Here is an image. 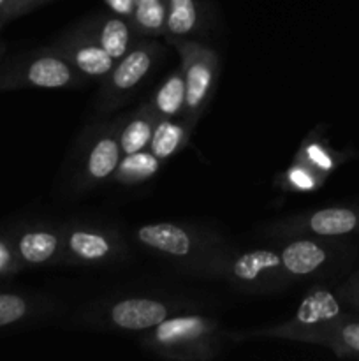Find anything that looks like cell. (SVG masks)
<instances>
[{"label":"cell","mask_w":359,"mask_h":361,"mask_svg":"<svg viewBox=\"0 0 359 361\" xmlns=\"http://www.w3.org/2000/svg\"><path fill=\"white\" fill-rule=\"evenodd\" d=\"M134 240L180 274L210 281H217L222 263L232 249L215 231L171 221L139 226L134 229Z\"/></svg>","instance_id":"1"},{"label":"cell","mask_w":359,"mask_h":361,"mask_svg":"<svg viewBox=\"0 0 359 361\" xmlns=\"http://www.w3.org/2000/svg\"><path fill=\"white\" fill-rule=\"evenodd\" d=\"M224 328L213 317L201 314H176L139 337L144 351L165 360L210 361L224 351Z\"/></svg>","instance_id":"2"},{"label":"cell","mask_w":359,"mask_h":361,"mask_svg":"<svg viewBox=\"0 0 359 361\" xmlns=\"http://www.w3.org/2000/svg\"><path fill=\"white\" fill-rule=\"evenodd\" d=\"M192 300L169 295H123L88 307L77 323L111 334H144L176 314L197 309Z\"/></svg>","instance_id":"3"},{"label":"cell","mask_w":359,"mask_h":361,"mask_svg":"<svg viewBox=\"0 0 359 361\" xmlns=\"http://www.w3.org/2000/svg\"><path fill=\"white\" fill-rule=\"evenodd\" d=\"M278 242V254L292 284L340 274L351 267L358 254L345 240L289 236Z\"/></svg>","instance_id":"4"},{"label":"cell","mask_w":359,"mask_h":361,"mask_svg":"<svg viewBox=\"0 0 359 361\" xmlns=\"http://www.w3.org/2000/svg\"><path fill=\"white\" fill-rule=\"evenodd\" d=\"M348 312H351V309L341 302L336 289H329L319 284L306 293V296L301 300L298 310L291 319L273 324V326L256 328V330L248 331H234V334H227V338L236 342L253 341V338L303 342V338L315 331L317 328L334 323Z\"/></svg>","instance_id":"5"},{"label":"cell","mask_w":359,"mask_h":361,"mask_svg":"<svg viewBox=\"0 0 359 361\" xmlns=\"http://www.w3.org/2000/svg\"><path fill=\"white\" fill-rule=\"evenodd\" d=\"M217 281L248 295H275L294 286L285 274L277 247L229 250Z\"/></svg>","instance_id":"6"},{"label":"cell","mask_w":359,"mask_h":361,"mask_svg":"<svg viewBox=\"0 0 359 361\" xmlns=\"http://www.w3.org/2000/svg\"><path fill=\"white\" fill-rule=\"evenodd\" d=\"M62 228V257L65 267H113L127 259V245L113 226L88 221H67Z\"/></svg>","instance_id":"7"},{"label":"cell","mask_w":359,"mask_h":361,"mask_svg":"<svg viewBox=\"0 0 359 361\" xmlns=\"http://www.w3.org/2000/svg\"><path fill=\"white\" fill-rule=\"evenodd\" d=\"M83 83V78L51 46L23 53L0 69V92L25 88L60 90L76 88Z\"/></svg>","instance_id":"8"},{"label":"cell","mask_w":359,"mask_h":361,"mask_svg":"<svg viewBox=\"0 0 359 361\" xmlns=\"http://www.w3.org/2000/svg\"><path fill=\"white\" fill-rule=\"evenodd\" d=\"M172 46L178 49L182 59L180 69L185 81V108L182 120L194 129L213 99L220 74V59L213 48L197 39H185Z\"/></svg>","instance_id":"9"},{"label":"cell","mask_w":359,"mask_h":361,"mask_svg":"<svg viewBox=\"0 0 359 361\" xmlns=\"http://www.w3.org/2000/svg\"><path fill=\"white\" fill-rule=\"evenodd\" d=\"M118 141V118L90 127L83 134V143L74 162L73 183L74 194H84L92 189L111 182L118 162L122 159Z\"/></svg>","instance_id":"10"},{"label":"cell","mask_w":359,"mask_h":361,"mask_svg":"<svg viewBox=\"0 0 359 361\" xmlns=\"http://www.w3.org/2000/svg\"><path fill=\"white\" fill-rule=\"evenodd\" d=\"M355 235H359V203L333 204L299 212L270 222L260 229V236L275 240L289 236L345 240Z\"/></svg>","instance_id":"11"},{"label":"cell","mask_w":359,"mask_h":361,"mask_svg":"<svg viewBox=\"0 0 359 361\" xmlns=\"http://www.w3.org/2000/svg\"><path fill=\"white\" fill-rule=\"evenodd\" d=\"M162 56V48L155 39L143 37L137 41L122 59H118L101 81L97 106L108 113L120 108L134 95L136 88L150 76Z\"/></svg>","instance_id":"12"},{"label":"cell","mask_w":359,"mask_h":361,"mask_svg":"<svg viewBox=\"0 0 359 361\" xmlns=\"http://www.w3.org/2000/svg\"><path fill=\"white\" fill-rule=\"evenodd\" d=\"M23 268H48L60 264L62 228L46 221L21 222L7 231Z\"/></svg>","instance_id":"13"},{"label":"cell","mask_w":359,"mask_h":361,"mask_svg":"<svg viewBox=\"0 0 359 361\" xmlns=\"http://www.w3.org/2000/svg\"><path fill=\"white\" fill-rule=\"evenodd\" d=\"M49 46L58 51L84 81H102L115 66V60L97 44L83 23L63 32Z\"/></svg>","instance_id":"14"},{"label":"cell","mask_w":359,"mask_h":361,"mask_svg":"<svg viewBox=\"0 0 359 361\" xmlns=\"http://www.w3.org/2000/svg\"><path fill=\"white\" fill-rule=\"evenodd\" d=\"M83 27L90 32L92 37L97 41V44L111 56L113 60H118L136 44L137 32L134 30L132 23L127 18L118 14L106 13L95 14L88 20L81 21ZM139 37V35H137Z\"/></svg>","instance_id":"15"},{"label":"cell","mask_w":359,"mask_h":361,"mask_svg":"<svg viewBox=\"0 0 359 361\" xmlns=\"http://www.w3.org/2000/svg\"><path fill=\"white\" fill-rule=\"evenodd\" d=\"M303 344L322 345L338 358L359 360V314L348 312L334 323L317 328L303 338Z\"/></svg>","instance_id":"16"},{"label":"cell","mask_w":359,"mask_h":361,"mask_svg":"<svg viewBox=\"0 0 359 361\" xmlns=\"http://www.w3.org/2000/svg\"><path fill=\"white\" fill-rule=\"evenodd\" d=\"M56 303L48 296L30 293H0V330L21 326L55 312Z\"/></svg>","instance_id":"17"},{"label":"cell","mask_w":359,"mask_h":361,"mask_svg":"<svg viewBox=\"0 0 359 361\" xmlns=\"http://www.w3.org/2000/svg\"><path fill=\"white\" fill-rule=\"evenodd\" d=\"M206 25V0H165L164 37L171 44L196 39Z\"/></svg>","instance_id":"18"},{"label":"cell","mask_w":359,"mask_h":361,"mask_svg":"<svg viewBox=\"0 0 359 361\" xmlns=\"http://www.w3.org/2000/svg\"><path fill=\"white\" fill-rule=\"evenodd\" d=\"M157 120V116L144 102H141L139 108L127 116L118 118V141L122 154L127 155L148 150Z\"/></svg>","instance_id":"19"},{"label":"cell","mask_w":359,"mask_h":361,"mask_svg":"<svg viewBox=\"0 0 359 361\" xmlns=\"http://www.w3.org/2000/svg\"><path fill=\"white\" fill-rule=\"evenodd\" d=\"M144 104L157 118H182L185 108V81L182 69L168 74Z\"/></svg>","instance_id":"20"},{"label":"cell","mask_w":359,"mask_h":361,"mask_svg":"<svg viewBox=\"0 0 359 361\" xmlns=\"http://www.w3.org/2000/svg\"><path fill=\"white\" fill-rule=\"evenodd\" d=\"M192 130V127L187 126L182 118H158L148 150L158 161H169L172 155L182 152L189 145Z\"/></svg>","instance_id":"21"},{"label":"cell","mask_w":359,"mask_h":361,"mask_svg":"<svg viewBox=\"0 0 359 361\" xmlns=\"http://www.w3.org/2000/svg\"><path fill=\"white\" fill-rule=\"evenodd\" d=\"M160 164L162 161H158L150 150L122 155L111 182L120 185H139L153 178L160 169Z\"/></svg>","instance_id":"22"},{"label":"cell","mask_w":359,"mask_h":361,"mask_svg":"<svg viewBox=\"0 0 359 361\" xmlns=\"http://www.w3.org/2000/svg\"><path fill=\"white\" fill-rule=\"evenodd\" d=\"M130 23L139 37L155 39L164 35L165 0H136Z\"/></svg>","instance_id":"23"},{"label":"cell","mask_w":359,"mask_h":361,"mask_svg":"<svg viewBox=\"0 0 359 361\" xmlns=\"http://www.w3.org/2000/svg\"><path fill=\"white\" fill-rule=\"evenodd\" d=\"M294 161L310 166V168L315 169L317 173H320V175L327 178L340 166L341 157L333 148L327 147L324 140L315 136H308L303 141L301 147H299Z\"/></svg>","instance_id":"24"},{"label":"cell","mask_w":359,"mask_h":361,"mask_svg":"<svg viewBox=\"0 0 359 361\" xmlns=\"http://www.w3.org/2000/svg\"><path fill=\"white\" fill-rule=\"evenodd\" d=\"M326 180V176L299 161H292V164L280 176H277V183L280 185V189L298 194L313 192V190L320 189Z\"/></svg>","instance_id":"25"},{"label":"cell","mask_w":359,"mask_h":361,"mask_svg":"<svg viewBox=\"0 0 359 361\" xmlns=\"http://www.w3.org/2000/svg\"><path fill=\"white\" fill-rule=\"evenodd\" d=\"M21 270H23V264L14 250L13 242L9 240L7 233H0V281L14 277Z\"/></svg>","instance_id":"26"},{"label":"cell","mask_w":359,"mask_h":361,"mask_svg":"<svg viewBox=\"0 0 359 361\" xmlns=\"http://www.w3.org/2000/svg\"><path fill=\"white\" fill-rule=\"evenodd\" d=\"M336 293L341 302L352 310L359 314V271L345 279L340 286H336Z\"/></svg>","instance_id":"27"},{"label":"cell","mask_w":359,"mask_h":361,"mask_svg":"<svg viewBox=\"0 0 359 361\" xmlns=\"http://www.w3.org/2000/svg\"><path fill=\"white\" fill-rule=\"evenodd\" d=\"M46 2H51V0H9L2 13L4 21L16 20V18L23 16V14L30 13V11L37 9L39 6Z\"/></svg>","instance_id":"28"},{"label":"cell","mask_w":359,"mask_h":361,"mask_svg":"<svg viewBox=\"0 0 359 361\" xmlns=\"http://www.w3.org/2000/svg\"><path fill=\"white\" fill-rule=\"evenodd\" d=\"M104 4L109 9V13L118 14V16L130 20V16H132L134 13V4H136V0H104Z\"/></svg>","instance_id":"29"},{"label":"cell","mask_w":359,"mask_h":361,"mask_svg":"<svg viewBox=\"0 0 359 361\" xmlns=\"http://www.w3.org/2000/svg\"><path fill=\"white\" fill-rule=\"evenodd\" d=\"M7 2H9V0H0V18H2V13H4V9H6Z\"/></svg>","instance_id":"30"},{"label":"cell","mask_w":359,"mask_h":361,"mask_svg":"<svg viewBox=\"0 0 359 361\" xmlns=\"http://www.w3.org/2000/svg\"><path fill=\"white\" fill-rule=\"evenodd\" d=\"M4 49H6V48H4V44H0V56H2V53H4Z\"/></svg>","instance_id":"31"},{"label":"cell","mask_w":359,"mask_h":361,"mask_svg":"<svg viewBox=\"0 0 359 361\" xmlns=\"http://www.w3.org/2000/svg\"><path fill=\"white\" fill-rule=\"evenodd\" d=\"M0 23H4V20H2V18H0Z\"/></svg>","instance_id":"32"}]
</instances>
